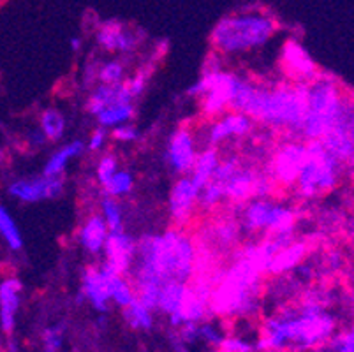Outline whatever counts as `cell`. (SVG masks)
<instances>
[{"instance_id":"7402d4cb","label":"cell","mask_w":354,"mask_h":352,"mask_svg":"<svg viewBox=\"0 0 354 352\" xmlns=\"http://www.w3.org/2000/svg\"><path fill=\"white\" fill-rule=\"evenodd\" d=\"M109 229L106 225L104 219L101 213H90L88 217L82 222L76 232V240H78L80 248L85 252L86 256L97 257L102 254L106 240H108Z\"/></svg>"},{"instance_id":"ee69618b","label":"cell","mask_w":354,"mask_h":352,"mask_svg":"<svg viewBox=\"0 0 354 352\" xmlns=\"http://www.w3.org/2000/svg\"><path fill=\"white\" fill-rule=\"evenodd\" d=\"M25 143H27V148H30V150H43L50 141L46 140V136L43 134L39 127H32L25 134Z\"/></svg>"},{"instance_id":"8d00e7d4","label":"cell","mask_w":354,"mask_h":352,"mask_svg":"<svg viewBox=\"0 0 354 352\" xmlns=\"http://www.w3.org/2000/svg\"><path fill=\"white\" fill-rule=\"evenodd\" d=\"M66 324L64 322H55L44 328L43 331V349L44 352H59L64 345V338H66Z\"/></svg>"},{"instance_id":"ab89813d","label":"cell","mask_w":354,"mask_h":352,"mask_svg":"<svg viewBox=\"0 0 354 352\" xmlns=\"http://www.w3.org/2000/svg\"><path fill=\"white\" fill-rule=\"evenodd\" d=\"M109 138H113L118 143H134V141L140 140V129L131 124V122H127V124L117 125V127L111 129Z\"/></svg>"},{"instance_id":"484cf974","label":"cell","mask_w":354,"mask_h":352,"mask_svg":"<svg viewBox=\"0 0 354 352\" xmlns=\"http://www.w3.org/2000/svg\"><path fill=\"white\" fill-rule=\"evenodd\" d=\"M37 127L43 131V134L46 136V140L50 143H59V141L64 140V136L67 132V116L59 108L48 106L46 109L41 111Z\"/></svg>"},{"instance_id":"277c9868","label":"cell","mask_w":354,"mask_h":352,"mask_svg":"<svg viewBox=\"0 0 354 352\" xmlns=\"http://www.w3.org/2000/svg\"><path fill=\"white\" fill-rule=\"evenodd\" d=\"M279 32V21L265 9L231 12L215 24L210 46L221 58L243 57L265 48Z\"/></svg>"},{"instance_id":"f1b7e54d","label":"cell","mask_w":354,"mask_h":352,"mask_svg":"<svg viewBox=\"0 0 354 352\" xmlns=\"http://www.w3.org/2000/svg\"><path fill=\"white\" fill-rule=\"evenodd\" d=\"M134 113H136L134 102H120V104H111L102 109V111H99L95 115V120H97L99 127L111 131L117 125L127 124V122L133 120Z\"/></svg>"},{"instance_id":"8992f818","label":"cell","mask_w":354,"mask_h":352,"mask_svg":"<svg viewBox=\"0 0 354 352\" xmlns=\"http://www.w3.org/2000/svg\"><path fill=\"white\" fill-rule=\"evenodd\" d=\"M344 169L321 141H307V157L292 189L301 201H315L340 185Z\"/></svg>"},{"instance_id":"4fadbf2b","label":"cell","mask_w":354,"mask_h":352,"mask_svg":"<svg viewBox=\"0 0 354 352\" xmlns=\"http://www.w3.org/2000/svg\"><path fill=\"white\" fill-rule=\"evenodd\" d=\"M198 151L196 132L187 125H182V127H176L169 136L166 150H164V160L173 174L183 176V174L191 173Z\"/></svg>"},{"instance_id":"d6a6232c","label":"cell","mask_w":354,"mask_h":352,"mask_svg":"<svg viewBox=\"0 0 354 352\" xmlns=\"http://www.w3.org/2000/svg\"><path fill=\"white\" fill-rule=\"evenodd\" d=\"M127 77V64L120 57L108 58L97 66V83L104 85H118Z\"/></svg>"},{"instance_id":"7c38bea8","label":"cell","mask_w":354,"mask_h":352,"mask_svg":"<svg viewBox=\"0 0 354 352\" xmlns=\"http://www.w3.org/2000/svg\"><path fill=\"white\" fill-rule=\"evenodd\" d=\"M279 62L286 80L292 83H310L321 73L307 48L295 37H288L282 43Z\"/></svg>"},{"instance_id":"cb8c5ba5","label":"cell","mask_w":354,"mask_h":352,"mask_svg":"<svg viewBox=\"0 0 354 352\" xmlns=\"http://www.w3.org/2000/svg\"><path fill=\"white\" fill-rule=\"evenodd\" d=\"M85 151V141L83 140H73L69 143H64L62 147L57 148L48 157L46 164L43 167V174H48V176H64L71 163L82 157Z\"/></svg>"},{"instance_id":"4316f807","label":"cell","mask_w":354,"mask_h":352,"mask_svg":"<svg viewBox=\"0 0 354 352\" xmlns=\"http://www.w3.org/2000/svg\"><path fill=\"white\" fill-rule=\"evenodd\" d=\"M0 238L6 243V247L16 254L25 248L24 232H21L16 219L12 217L11 210L4 205H0Z\"/></svg>"},{"instance_id":"c3c4849f","label":"cell","mask_w":354,"mask_h":352,"mask_svg":"<svg viewBox=\"0 0 354 352\" xmlns=\"http://www.w3.org/2000/svg\"><path fill=\"white\" fill-rule=\"evenodd\" d=\"M6 159H8V151H6L4 145L0 143V166L6 163Z\"/></svg>"},{"instance_id":"f6af8a7d","label":"cell","mask_w":354,"mask_h":352,"mask_svg":"<svg viewBox=\"0 0 354 352\" xmlns=\"http://www.w3.org/2000/svg\"><path fill=\"white\" fill-rule=\"evenodd\" d=\"M97 66L99 64L88 62L85 67H83L82 80H83V85H85L86 89H92V86L97 83Z\"/></svg>"},{"instance_id":"7dc6e473","label":"cell","mask_w":354,"mask_h":352,"mask_svg":"<svg viewBox=\"0 0 354 352\" xmlns=\"http://www.w3.org/2000/svg\"><path fill=\"white\" fill-rule=\"evenodd\" d=\"M69 48H71V51H74V53H78V51L83 48V39L78 37V35H74V37H71L69 39Z\"/></svg>"},{"instance_id":"30bf717a","label":"cell","mask_w":354,"mask_h":352,"mask_svg":"<svg viewBox=\"0 0 354 352\" xmlns=\"http://www.w3.org/2000/svg\"><path fill=\"white\" fill-rule=\"evenodd\" d=\"M66 190L64 176H48L41 173L30 178H16L8 185V194L15 201L24 205H35L60 198Z\"/></svg>"},{"instance_id":"2e32d148","label":"cell","mask_w":354,"mask_h":352,"mask_svg":"<svg viewBox=\"0 0 354 352\" xmlns=\"http://www.w3.org/2000/svg\"><path fill=\"white\" fill-rule=\"evenodd\" d=\"M138 240L127 231L109 232L102 248V266L115 275H127L136 261Z\"/></svg>"},{"instance_id":"ac0fdd59","label":"cell","mask_w":354,"mask_h":352,"mask_svg":"<svg viewBox=\"0 0 354 352\" xmlns=\"http://www.w3.org/2000/svg\"><path fill=\"white\" fill-rule=\"evenodd\" d=\"M189 296H191V284L166 280L160 286L156 312L166 315L169 326L176 329L185 322V306H187Z\"/></svg>"},{"instance_id":"1f68e13d","label":"cell","mask_w":354,"mask_h":352,"mask_svg":"<svg viewBox=\"0 0 354 352\" xmlns=\"http://www.w3.org/2000/svg\"><path fill=\"white\" fill-rule=\"evenodd\" d=\"M136 298L134 287L127 275H111L109 277V299L118 308H124Z\"/></svg>"},{"instance_id":"b9f144b4","label":"cell","mask_w":354,"mask_h":352,"mask_svg":"<svg viewBox=\"0 0 354 352\" xmlns=\"http://www.w3.org/2000/svg\"><path fill=\"white\" fill-rule=\"evenodd\" d=\"M125 86H127L129 93L133 95V99L136 101L138 97H141L145 93V90H147V83H148V71L141 69L138 71L136 74H133V76H127L125 77Z\"/></svg>"},{"instance_id":"7bdbcfd3","label":"cell","mask_w":354,"mask_h":352,"mask_svg":"<svg viewBox=\"0 0 354 352\" xmlns=\"http://www.w3.org/2000/svg\"><path fill=\"white\" fill-rule=\"evenodd\" d=\"M215 352H256V347L241 337H224Z\"/></svg>"},{"instance_id":"f907efd6","label":"cell","mask_w":354,"mask_h":352,"mask_svg":"<svg viewBox=\"0 0 354 352\" xmlns=\"http://www.w3.org/2000/svg\"><path fill=\"white\" fill-rule=\"evenodd\" d=\"M257 352H277V351H257Z\"/></svg>"},{"instance_id":"603a6c76","label":"cell","mask_w":354,"mask_h":352,"mask_svg":"<svg viewBox=\"0 0 354 352\" xmlns=\"http://www.w3.org/2000/svg\"><path fill=\"white\" fill-rule=\"evenodd\" d=\"M120 102H134L133 95L129 93L125 83H118V85H104V83H97L88 90V97H86V111L90 115H97L104 108L111 104H120Z\"/></svg>"},{"instance_id":"d590c367","label":"cell","mask_w":354,"mask_h":352,"mask_svg":"<svg viewBox=\"0 0 354 352\" xmlns=\"http://www.w3.org/2000/svg\"><path fill=\"white\" fill-rule=\"evenodd\" d=\"M118 169H120V163H118L117 155L111 154V151H102L97 164H95V180H97L99 187L106 185L108 180L111 178Z\"/></svg>"},{"instance_id":"ba28073f","label":"cell","mask_w":354,"mask_h":352,"mask_svg":"<svg viewBox=\"0 0 354 352\" xmlns=\"http://www.w3.org/2000/svg\"><path fill=\"white\" fill-rule=\"evenodd\" d=\"M307 157V141L292 138L275 148L270 159L266 174L279 189H292Z\"/></svg>"},{"instance_id":"f546056e","label":"cell","mask_w":354,"mask_h":352,"mask_svg":"<svg viewBox=\"0 0 354 352\" xmlns=\"http://www.w3.org/2000/svg\"><path fill=\"white\" fill-rule=\"evenodd\" d=\"M99 213H101V217L104 219L109 232L124 231L125 229V213L120 199L102 196L101 203H99Z\"/></svg>"},{"instance_id":"4dcf8cb0","label":"cell","mask_w":354,"mask_h":352,"mask_svg":"<svg viewBox=\"0 0 354 352\" xmlns=\"http://www.w3.org/2000/svg\"><path fill=\"white\" fill-rule=\"evenodd\" d=\"M134 185H136V178H134V174L131 173L129 169H118L117 173L108 180L106 185H102V192L104 196H109V198L115 199H122L131 196L134 190Z\"/></svg>"},{"instance_id":"74e56055","label":"cell","mask_w":354,"mask_h":352,"mask_svg":"<svg viewBox=\"0 0 354 352\" xmlns=\"http://www.w3.org/2000/svg\"><path fill=\"white\" fill-rule=\"evenodd\" d=\"M323 347H326L330 352H354L353 329H337Z\"/></svg>"},{"instance_id":"e0dca14e","label":"cell","mask_w":354,"mask_h":352,"mask_svg":"<svg viewBox=\"0 0 354 352\" xmlns=\"http://www.w3.org/2000/svg\"><path fill=\"white\" fill-rule=\"evenodd\" d=\"M109 273L102 264H90L83 270L82 284H80L78 302H86L95 312L106 314L111 306L109 299Z\"/></svg>"},{"instance_id":"e575fe53","label":"cell","mask_w":354,"mask_h":352,"mask_svg":"<svg viewBox=\"0 0 354 352\" xmlns=\"http://www.w3.org/2000/svg\"><path fill=\"white\" fill-rule=\"evenodd\" d=\"M240 224L236 221H222L217 222L212 229V237H214V241L221 247H231L236 243L238 237H240Z\"/></svg>"},{"instance_id":"9a60e30c","label":"cell","mask_w":354,"mask_h":352,"mask_svg":"<svg viewBox=\"0 0 354 352\" xmlns=\"http://www.w3.org/2000/svg\"><path fill=\"white\" fill-rule=\"evenodd\" d=\"M199 187L191 180L189 174L178 176L173 183L167 198V213L175 228H187L198 213Z\"/></svg>"},{"instance_id":"60d3db41","label":"cell","mask_w":354,"mask_h":352,"mask_svg":"<svg viewBox=\"0 0 354 352\" xmlns=\"http://www.w3.org/2000/svg\"><path fill=\"white\" fill-rule=\"evenodd\" d=\"M108 141H109V131L97 125V129L92 131L88 141L85 143V150L92 151V154H102V151H106Z\"/></svg>"},{"instance_id":"44dd1931","label":"cell","mask_w":354,"mask_h":352,"mask_svg":"<svg viewBox=\"0 0 354 352\" xmlns=\"http://www.w3.org/2000/svg\"><path fill=\"white\" fill-rule=\"evenodd\" d=\"M310 252V243L307 240H291L289 243L282 245L270 259L266 275L270 277H282L288 275L295 270L298 264L304 263Z\"/></svg>"},{"instance_id":"5b68a950","label":"cell","mask_w":354,"mask_h":352,"mask_svg":"<svg viewBox=\"0 0 354 352\" xmlns=\"http://www.w3.org/2000/svg\"><path fill=\"white\" fill-rule=\"evenodd\" d=\"M351 109L353 101L342 83L331 74L319 73L307 83V109L300 138L305 141H321Z\"/></svg>"},{"instance_id":"6da1fadb","label":"cell","mask_w":354,"mask_h":352,"mask_svg":"<svg viewBox=\"0 0 354 352\" xmlns=\"http://www.w3.org/2000/svg\"><path fill=\"white\" fill-rule=\"evenodd\" d=\"M198 266V247L185 228L147 232L138 238L136 261L129 279L136 298L156 310L159 290L166 280L191 282Z\"/></svg>"},{"instance_id":"9c48e42d","label":"cell","mask_w":354,"mask_h":352,"mask_svg":"<svg viewBox=\"0 0 354 352\" xmlns=\"http://www.w3.org/2000/svg\"><path fill=\"white\" fill-rule=\"evenodd\" d=\"M273 189H275V185H273L265 169H259V167L254 166H243V164L224 183L226 201L236 206H241L243 203L250 201V199L268 198L273 194Z\"/></svg>"},{"instance_id":"681fc988","label":"cell","mask_w":354,"mask_h":352,"mask_svg":"<svg viewBox=\"0 0 354 352\" xmlns=\"http://www.w3.org/2000/svg\"><path fill=\"white\" fill-rule=\"evenodd\" d=\"M175 345H178V347H176V352H191L187 347H185V344H180V342H176Z\"/></svg>"},{"instance_id":"d4e9b609","label":"cell","mask_w":354,"mask_h":352,"mask_svg":"<svg viewBox=\"0 0 354 352\" xmlns=\"http://www.w3.org/2000/svg\"><path fill=\"white\" fill-rule=\"evenodd\" d=\"M221 151L215 147H205L203 150L198 151V157H196L194 164H192L189 176H191V180L199 189L214 178V173L217 169L218 163H221Z\"/></svg>"},{"instance_id":"836d02e7","label":"cell","mask_w":354,"mask_h":352,"mask_svg":"<svg viewBox=\"0 0 354 352\" xmlns=\"http://www.w3.org/2000/svg\"><path fill=\"white\" fill-rule=\"evenodd\" d=\"M224 201H226V190H224V183H221V182H217V180L212 178L210 182H207L205 185L201 187V189H199V196H198L199 210L212 212V210H217Z\"/></svg>"},{"instance_id":"f35d334b","label":"cell","mask_w":354,"mask_h":352,"mask_svg":"<svg viewBox=\"0 0 354 352\" xmlns=\"http://www.w3.org/2000/svg\"><path fill=\"white\" fill-rule=\"evenodd\" d=\"M224 337H226V335L222 333V329L218 328V326L215 324V322L207 321V319L199 322L198 340L205 342V344H207L208 347L217 349L218 345H221V342L224 340Z\"/></svg>"},{"instance_id":"bcb514c9","label":"cell","mask_w":354,"mask_h":352,"mask_svg":"<svg viewBox=\"0 0 354 352\" xmlns=\"http://www.w3.org/2000/svg\"><path fill=\"white\" fill-rule=\"evenodd\" d=\"M324 264H326L330 270L337 271L344 266V257L339 250H331L326 257H324Z\"/></svg>"},{"instance_id":"83f0119b","label":"cell","mask_w":354,"mask_h":352,"mask_svg":"<svg viewBox=\"0 0 354 352\" xmlns=\"http://www.w3.org/2000/svg\"><path fill=\"white\" fill-rule=\"evenodd\" d=\"M122 310H124V319L129 328L140 329V331H152L153 324H156V315H153L156 312L143 305L140 299L134 298Z\"/></svg>"},{"instance_id":"52a82bcc","label":"cell","mask_w":354,"mask_h":352,"mask_svg":"<svg viewBox=\"0 0 354 352\" xmlns=\"http://www.w3.org/2000/svg\"><path fill=\"white\" fill-rule=\"evenodd\" d=\"M240 229L261 237H295L298 212L272 196L256 198L240 206Z\"/></svg>"},{"instance_id":"8fae6325","label":"cell","mask_w":354,"mask_h":352,"mask_svg":"<svg viewBox=\"0 0 354 352\" xmlns=\"http://www.w3.org/2000/svg\"><path fill=\"white\" fill-rule=\"evenodd\" d=\"M254 125L256 124L249 115L230 109L215 118H210L207 129H205V134H203V141H205V147L218 148L224 143L250 136Z\"/></svg>"},{"instance_id":"d6986e66","label":"cell","mask_w":354,"mask_h":352,"mask_svg":"<svg viewBox=\"0 0 354 352\" xmlns=\"http://www.w3.org/2000/svg\"><path fill=\"white\" fill-rule=\"evenodd\" d=\"M24 302V282L18 277L0 280V331L4 337H12L16 317Z\"/></svg>"},{"instance_id":"3957f363","label":"cell","mask_w":354,"mask_h":352,"mask_svg":"<svg viewBox=\"0 0 354 352\" xmlns=\"http://www.w3.org/2000/svg\"><path fill=\"white\" fill-rule=\"evenodd\" d=\"M307 109V83L282 82L275 85L254 82L245 106L241 113L272 131L289 132L292 138H300Z\"/></svg>"},{"instance_id":"5bb4252c","label":"cell","mask_w":354,"mask_h":352,"mask_svg":"<svg viewBox=\"0 0 354 352\" xmlns=\"http://www.w3.org/2000/svg\"><path fill=\"white\" fill-rule=\"evenodd\" d=\"M143 32L129 27L120 19H106L95 30V44L106 53L131 55L140 48Z\"/></svg>"},{"instance_id":"7a4b0ae2","label":"cell","mask_w":354,"mask_h":352,"mask_svg":"<svg viewBox=\"0 0 354 352\" xmlns=\"http://www.w3.org/2000/svg\"><path fill=\"white\" fill-rule=\"evenodd\" d=\"M326 302L321 289L308 290L300 303L277 310L261 324L256 351L307 352L323 347L339 329V319Z\"/></svg>"},{"instance_id":"ffe728a7","label":"cell","mask_w":354,"mask_h":352,"mask_svg":"<svg viewBox=\"0 0 354 352\" xmlns=\"http://www.w3.org/2000/svg\"><path fill=\"white\" fill-rule=\"evenodd\" d=\"M354 116L353 109L347 111L346 115L340 118L337 124L333 125L330 132L324 136L321 143L323 147L333 155L335 159H339L344 166H351L353 164V154H354Z\"/></svg>"}]
</instances>
